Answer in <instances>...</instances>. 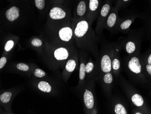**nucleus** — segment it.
<instances>
[{
	"label": "nucleus",
	"instance_id": "obj_20",
	"mask_svg": "<svg viewBox=\"0 0 151 114\" xmlns=\"http://www.w3.org/2000/svg\"><path fill=\"white\" fill-rule=\"evenodd\" d=\"M111 112L115 114H129L126 104L119 98H114L111 106Z\"/></svg>",
	"mask_w": 151,
	"mask_h": 114
},
{
	"label": "nucleus",
	"instance_id": "obj_22",
	"mask_svg": "<svg viewBox=\"0 0 151 114\" xmlns=\"http://www.w3.org/2000/svg\"><path fill=\"white\" fill-rule=\"evenodd\" d=\"M86 80L91 79H97L98 72H97V64L96 62L92 60L91 58L88 59L86 65Z\"/></svg>",
	"mask_w": 151,
	"mask_h": 114
},
{
	"label": "nucleus",
	"instance_id": "obj_27",
	"mask_svg": "<svg viewBox=\"0 0 151 114\" xmlns=\"http://www.w3.org/2000/svg\"><path fill=\"white\" fill-rule=\"evenodd\" d=\"M15 41L12 39H9L5 43L4 46V51L6 52H9L12 51L15 46Z\"/></svg>",
	"mask_w": 151,
	"mask_h": 114
},
{
	"label": "nucleus",
	"instance_id": "obj_30",
	"mask_svg": "<svg viewBox=\"0 0 151 114\" xmlns=\"http://www.w3.org/2000/svg\"><path fill=\"white\" fill-rule=\"evenodd\" d=\"M7 60H8V58L6 55L2 56L0 58V70H1L4 68V66L6 65V64L7 62Z\"/></svg>",
	"mask_w": 151,
	"mask_h": 114
},
{
	"label": "nucleus",
	"instance_id": "obj_1",
	"mask_svg": "<svg viewBox=\"0 0 151 114\" xmlns=\"http://www.w3.org/2000/svg\"><path fill=\"white\" fill-rule=\"evenodd\" d=\"M86 17L72 20L75 42L77 47L91 54L96 59L99 55L97 38Z\"/></svg>",
	"mask_w": 151,
	"mask_h": 114
},
{
	"label": "nucleus",
	"instance_id": "obj_7",
	"mask_svg": "<svg viewBox=\"0 0 151 114\" xmlns=\"http://www.w3.org/2000/svg\"><path fill=\"white\" fill-rule=\"evenodd\" d=\"M123 65L125 71L133 77L141 76L142 72V65L139 58L137 55H129L125 57Z\"/></svg>",
	"mask_w": 151,
	"mask_h": 114
},
{
	"label": "nucleus",
	"instance_id": "obj_12",
	"mask_svg": "<svg viewBox=\"0 0 151 114\" xmlns=\"http://www.w3.org/2000/svg\"><path fill=\"white\" fill-rule=\"evenodd\" d=\"M115 78L112 72L103 74L97 78L100 81L103 91L109 99H111L113 86Z\"/></svg>",
	"mask_w": 151,
	"mask_h": 114
},
{
	"label": "nucleus",
	"instance_id": "obj_23",
	"mask_svg": "<svg viewBox=\"0 0 151 114\" xmlns=\"http://www.w3.org/2000/svg\"><path fill=\"white\" fill-rule=\"evenodd\" d=\"M4 16L7 22L14 23L17 21L20 17V10L16 6H13L6 10Z\"/></svg>",
	"mask_w": 151,
	"mask_h": 114
},
{
	"label": "nucleus",
	"instance_id": "obj_9",
	"mask_svg": "<svg viewBox=\"0 0 151 114\" xmlns=\"http://www.w3.org/2000/svg\"><path fill=\"white\" fill-rule=\"evenodd\" d=\"M49 20L51 21L50 26L64 23L72 21L70 12L58 7H52L49 14Z\"/></svg>",
	"mask_w": 151,
	"mask_h": 114
},
{
	"label": "nucleus",
	"instance_id": "obj_32",
	"mask_svg": "<svg viewBox=\"0 0 151 114\" xmlns=\"http://www.w3.org/2000/svg\"><path fill=\"white\" fill-rule=\"evenodd\" d=\"M147 62L148 64L151 65V52L147 56Z\"/></svg>",
	"mask_w": 151,
	"mask_h": 114
},
{
	"label": "nucleus",
	"instance_id": "obj_5",
	"mask_svg": "<svg viewBox=\"0 0 151 114\" xmlns=\"http://www.w3.org/2000/svg\"><path fill=\"white\" fill-rule=\"evenodd\" d=\"M119 45V43H112L106 45L102 48L96 59L98 76L103 74L112 72V58L114 53Z\"/></svg>",
	"mask_w": 151,
	"mask_h": 114
},
{
	"label": "nucleus",
	"instance_id": "obj_13",
	"mask_svg": "<svg viewBox=\"0 0 151 114\" xmlns=\"http://www.w3.org/2000/svg\"><path fill=\"white\" fill-rule=\"evenodd\" d=\"M79 65V60L78 52H76L73 55L68 59L63 69L62 78L66 83L70 78L72 73L77 69Z\"/></svg>",
	"mask_w": 151,
	"mask_h": 114
},
{
	"label": "nucleus",
	"instance_id": "obj_26",
	"mask_svg": "<svg viewBox=\"0 0 151 114\" xmlns=\"http://www.w3.org/2000/svg\"><path fill=\"white\" fill-rule=\"evenodd\" d=\"M30 45L33 47L40 49L42 48L43 46V42L42 40L37 37L32 38L30 41Z\"/></svg>",
	"mask_w": 151,
	"mask_h": 114
},
{
	"label": "nucleus",
	"instance_id": "obj_4",
	"mask_svg": "<svg viewBox=\"0 0 151 114\" xmlns=\"http://www.w3.org/2000/svg\"><path fill=\"white\" fill-rule=\"evenodd\" d=\"M51 44L63 46H74V36L72 21L50 26Z\"/></svg>",
	"mask_w": 151,
	"mask_h": 114
},
{
	"label": "nucleus",
	"instance_id": "obj_15",
	"mask_svg": "<svg viewBox=\"0 0 151 114\" xmlns=\"http://www.w3.org/2000/svg\"><path fill=\"white\" fill-rule=\"evenodd\" d=\"M119 8L116 5L112 7L107 18L104 28L111 32H115L116 26L120 19L119 15Z\"/></svg>",
	"mask_w": 151,
	"mask_h": 114
},
{
	"label": "nucleus",
	"instance_id": "obj_24",
	"mask_svg": "<svg viewBox=\"0 0 151 114\" xmlns=\"http://www.w3.org/2000/svg\"><path fill=\"white\" fill-rule=\"evenodd\" d=\"M35 65H29L25 63L20 62L16 64L14 67L16 71L20 73H24L28 75H31L32 72L35 68Z\"/></svg>",
	"mask_w": 151,
	"mask_h": 114
},
{
	"label": "nucleus",
	"instance_id": "obj_10",
	"mask_svg": "<svg viewBox=\"0 0 151 114\" xmlns=\"http://www.w3.org/2000/svg\"><path fill=\"white\" fill-rule=\"evenodd\" d=\"M138 40L135 33L132 30L129 32L128 36L121 40L119 42L122 48L129 55L137 53L138 48Z\"/></svg>",
	"mask_w": 151,
	"mask_h": 114
},
{
	"label": "nucleus",
	"instance_id": "obj_21",
	"mask_svg": "<svg viewBox=\"0 0 151 114\" xmlns=\"http://www.w3.org/2000/svg\"><path fill=\"white\" fill-rule=\"evenodd\" d=\"M88 1L89 0H80L76 7L73 18L72 20H76L86 17L88 12Z\"/></svg>",
	"mask_w": 151,
	"mask_h": 114
},
{
	"label": "nucleus",
	"instance_id": "obj_18",
	"mask_svg": "<svg viewBox=\"0 0 151 114\" xmlns=\"http://www.w3.org/2000/svg\"><path fill=\"white\" fill-rule=\"evenodd\" d=\"M120 43L114 53L112 58V71L116 79H118L122 70V63L120 57V52L122 49Z\"/></svg>",
	"mask_w": 151,
	"mask_h": 114
},
{
	"label": "nucleus",
	"instance_id": "obj_2",
	"mask_svg": "<svg viewBox=\"0 0 151 114\" xmlns=\"http://www.w3.org/2000/svg\"><path fill=\"white\" fill-rule=\"evenodd\" d=\"M76 52L75 46L46 43L45 49L42 51L43 61L47 68L51 70L63 69L68 59Z\"/></svg>",
	"mask_w": 151,
	"mask_h": 114
},
{
	"label": "nucleus",
	"instance_id": "obj_16",
	"mask_svg": "<svg viewBox=\"0 0 151 114\" xmlns=\"http://www.w3.org/2000/svg\"><path fill=\"white\" fill-rule=\"evenodd\" d=\"M79 56V79L78 86L76 89L80 88L85 82L86 80V65L88 61L87 55L86 52L81 51L80 52Z\"/></svg>",
	"mask_w": 151,
	"mask_h": 114
},
{
	"label": "nucleus",
	"instance_id": "obj_14",
	"mask_svg": "<svg viewBox=\"0 0 151 114\" xmlns=\"http://www.w3.org/2000/svg\"><path fill=\"white\" fill-rule=\"evenodd\" d=\"M120 85L133 105L137 107H142L144 105L145 102L142 97L139 94L134 92L130 86L126 82L125 80L121 78Z\"/></svg>",
	"mask_w": 151,
	"mask_h": 114
},
{
	"label": "nucleus",
	"instance_id": "obj_19",
	"mask_svg": "<svg viewBox=\"0 0 151 114\" xmlns=\"http://www.w3.org/2000/svg\"><path fill=\"white\" fill-rule=\"evenodd\" d=\"M136 16H125L120 18L115 29V32H121L126 33L130 30V28L134 23Z\"/></svg>",
	"mask_w": 151,
	"mask_h": 114
},
{
	"label": "nucleus",
	"instance_id": "obj_28",
	"mask_svg": "<svg viewBox=\"0 0 151 114\" xmlns=\"http://www.w3.org/2000/svg\"><path fill=\"white\" fill-rule=\"evenodd\" d=\"M35 3L36 7L39 10L42 11L45 8V0H35Z\"/></svg>",
	"mask_w": 151,
	"mask_h": 114
},
{
	"label": "nucleus",
	"instance_id": "obj_33",
	"mask_svg": "<svg viewBox=\"0 0 151 114\" xmlns=\"http://www.w3.org/2000/svg\"></svg>",
	"mask_w": 151,
	"mask_h": 114
},
{
	"label": "nucleus",
	"instance_id": "obj_6",
	"mask_svg": "<svg viewBox=\"0 0 151 114\" xmlns=\"http://www.w3.org/2000/svg\"><path fill=\"white\" fill-rule=\"evenodd\" d=\"M32 84L35 90L47 95H57L59 91L57 84L47 77L36 79L33 81Z\"/></svg>",
	"mask_w": 151,
	"mask_h": 114
},
{
	"label": "nucleus",
	"instance_id": "obj_29",
	"mask_svg": "<svg viewBox=\"0 0 151 114\" xmlns=\"http://www.w3.org/2000/svg\"><path fill=\"white\" fill-rule=\"evenodd\" d=\"M131 1L132 0H117L116 5L119 8H121L129 4Z\"/></svg>",
	"mask_w": 151,
	"mask_h": 114
},
{
	"label": "nucleus",
	"instance_id": "obj_3",
	"mask_svg": "<svg viewBox=\"0 0 151 114\" xmlns=\"http://www.w3.org/2000/svg\"><path fill=\"white\" fill-rule=\"evenodd\" d=\"M96 80H86L80 88L76 89L81 99L85 114H98L97 99L95 93Z\"/></svg>",
	"mask_w": 151,
	"mask_h": 114
},
{
	"label": "nucleus",
	"instance_id": "obj_8",
	"mask_svg": "<svg viewBox=\"0 0 151 114\" xmlns=\"http://www.w3.org/2000/svg\"><path fill=\"white\" fill-rule=\"evenodd\" d=\"M22 91L20 88H11L3 90L0 94V104L6 113L13 114L12 104L16 96Z\"/></svg>",
	"mask_w": 151,
	"mask_h": 114
},
{
	"label": "nucleus",
	"instance_id": "obj_11",
	"mask_svg": "<svg viewBox=\"0 0 151 114\" xmlns=\"http://www.w3.org/2000/svg\"><path fill=\"white\" fill-rule=\"evenodd\" d=\"M112 1L113 0H106L101 8L96 26V31L99 35L101 34L103 30L105 28L107 18L112 8Z\"/></svg>",
	"mask_w": 151,
	"mask_h": 114
},
{
	"label": "nucleus",
	"instance_id": "obj_17",
	"mask_svg": "<svg viewBox=\"0 0 151 114\" xmlns=\"http://www.w3.org/2000/svg\"><path fill=\"white\" fill-rule=\"evenodd\" d=\"M101 0H89L86 18L92 25L98 17L101 11Z\"/></svg>",
	"mask_w": 151,
	"mask_h": 114
},
{
	"label": "nucleus",
	"instance_id": "obj_31",
	"mask_svg": "<svg viewBox=\"0 0 151 114\" xmlns=\"http://www.w3.org/2000/svg\"><path fill=\"white\" fill-rule=\"evenodd\" d=\"M145 69L148 74L151 76V65L147 64L145 65Z\"/></svg>",
	"mask_w": 151,
	"mask_h": 114
},
{
	"label": "nucleus",
	"instance_id": "obj_25",
	"mask_svg": "<svg viewBox=\"0 0 151 114\" xmlns=\"http://www.w3.org/2000/svg\"><path fill=\"white\" fill-rule=\"evenodd\" d=\"M31 75H33L34 77L37 79H42V78H47V74L43 70L40 68H38L35 66Z\"/></svg>",
	"mask_w": 151,
	"mask_h": 114
}]
</instances>
